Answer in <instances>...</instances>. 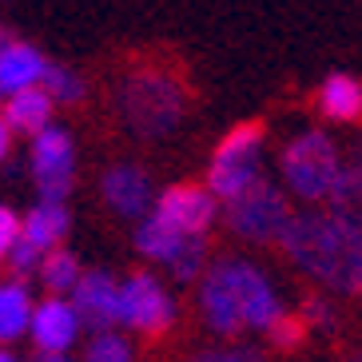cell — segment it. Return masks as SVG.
<instances>
[{
    "instance_id": "4dcf8cb0",
    "label": "cell",
    "mask_w": 362,
    "mask_h": 362,
    "mask_svg": "<svg viewBox=\"0 0 362 362\" xmlns=\"http://www.w3.org/2000/svg\"><path fill=\"white\" fill-rule=\"evenodd\" d=\"M8 44H12V33H8V28H4V24H0V52H4Z\"/></svg>"
},
{
    "instance_id": "cb8c5ba5",
    "label": "cell",
    "mask_w": 362,
    "mask_h": 362,
    "mask_svg": "<svg viewBox=\"0 0 362 362\" xmlns=\"http://www.w3.org/2000/svg\"><path fill=\"white\" fill-rule=\"evenodd\" d=\"M267 339L275 342L279 351H298L303 342H307V322L298 319L295 310H279L275 319H271V327L263 330Z\"/></svg>"
},
{
    "instance_id": "d6a6232c",
    "label": "cell",
    "mask_w": 362,
    "mask_h": 362,
    "mask_svg": "<svg viewBox=\"0 0 362 362\" xmlns=\"http://www.w3.org/2000/svg\"><path fill=\"white\" fill-rule=\"evenodd\" d=\"M0 362H16V358H12V354H8V351H0Z\"/></svg>"
},
{
    "instance_id": "5bb4252c",
    "label": "cell",
    "mask_w": 362,
    "mask_h": 362,
    "mask_svg": "<svg viewBox=\"0 0 362 362\" xmlns=\"http://www.w3.org/2000/svg\"><path fill=\"white\" fill-rule=\"evenodd\" d=\"M203 315H207L211 330H219L223 339H235V334H243V330H247L243 319H239V307H235L231 287H227L223 267H219V263L203 275Z\"/></svg>"
},
{
    "instance_id": "9c48e42d",
    "label": "cell",
    "mask_w": 362,
    "mask_h": 362,
    "mask_svg": "<svg viewBox=\"0 0 362 362\" xmlns=\"http://www.w3.org/2000/svg\"><path fill=\"white\" fill-rule=\"evenodd\" d=\"M76 319L84 322L92 334H112V327H119V283L107 271H88L76 283Z\"/></svg>"
},
{
    "instance_id": "5b68a950",
    "label": "cell",
    "mask_w": 362,
    "mask_h": 362,
    "mask_svg": "<svg viewBox=\"0 0 362 362\" xmlns=\"http://www.w3.org/2000/svg\"><path fill=\"white\" fill-rule=\"evenodd\" d=\"M219 267H223V279H227V287H231V298H235V307H239L243 327L267 330L271 319L283 310L275 291H271V283H267V275L259 267L243 263V259H223Z\"/></svg>"
},
{
    "instance_id": "4fadbf2b",
    "label": "cell",
    "mask_w": 362,
    "mask_h": 362,
    "mask_svg": "<svg viewBox=\"0 0 362 362\" xmlns=\"http://www.w3.org/2000/svg\"><path fill=\"white\" fill-rule=\"evenodd\" d=\"M315 107H319V116L334 119V124H362V84L346 72L327 76L315 96Z\"/></svg>"
},
{
    "instance_id": "2e32d148",
    "label": "cell",
    "mask_w": 362,
    "mask_h": 362,
    "mask_svg": "<svg viewBox=\"0 0 362 362\" xmlns=\"http://www.w3.org/2000/svg\"><path fill=\"white\" fill-rule=\"evenodd\" d=\"M44 60L40 52H36L33 44H21V40H12L4 52H0V88L4 92H24V88H33L40 84V72H44Z\"/></svg>"
},
{
    "instance_id": "8fae6325",
    "label": "cell",
    "mask_w": 362,
    "mask_h": 362,
    "mask_svg": "<svg viewBox=\"0 0 362 362\" xmlns=\"http://www.w3.org/2000/svg\"><path fill=\"white\" fill-rule=\"evenodd\" d=\"M327 219L339 227L354 247H362V171L342 168L327 195Z\"/></svg>"
},
{
    "instance_id": "7c38bea8",
    "label": "cell",
    "mask_w": 362,
    "mask_h": 362,
    "mask_svg": "<svg viewBox=\"0 0 362 362\" xmlns=\"http://www.w3.org/2000/svg\"><path fill=\"white\" fill-rule=\"evenodd\" d=\"M104 199L112 211L136 219V215L148 211L151 203V180L139 168H132V163H119V168H112L104 175Z\"/></svg>"
},
{
    "instance_id": "44dd1931",
    "label": "cell",
    "mask_w": 362,
    "mask_h": 362,
    "mask_svg": "<svg viewBox=\"0 0 362 362\" xmlns=\"http://www.w3.org/2000/svg\"><path fill=\"white\" fill-rule=\"evenodd\" d=\"M40 92L48 100H56V104H80V100H84V80L64 64H44Z\"/></svg>"
},
{
    "instance_id": "484cf974",
    "label": "cell",
    "mask_w": 362,
    "mask_h": 362,
    "mask_svg": "<svg viewBox=\"0 0 362 362\" xmlns=\"http://www.w3.org/2000/svg\"><path fill=\"white\" fill-rule=\"evenodd\" d=\"M192 362H263V354L255 346H211V351H199Z\"/></svg>"
},
{
    "instance_id": "836d02e7",
    "label": "cell",
    "mask_w": 362,
    "mask_h": 362,
    "mask_svg": "<svg viewBox=\"0 0 362 362\" xmlns=\"http://www.w3.org/2000/svg\"><path fill=\"white\" fill-rule=\"evenodd\" d=\"M346 362H362V354H354V358H346Z\"/></svg>"
},
{
    "instance_id": "52a82bcc",
    "label": "cell",
    "mask_w": 362,
    "mask_h": 362,
    "mask_svg": "<svg viewBox=\"0 0 362 362\" xmlns=\"http://www.w3.org/2000/svg\"><path fill=\"white\" fill-rule=\"evenodd\" d=\"M171 298L156 283V275L136 271V275L119 287V322L136 327L139 334H163L171 327Z\"/></svg>"
},
{
    "instance_id": "8992f818",
    "label": "cell",
    "mask_w": 362,
    "mask_h": 362,
    "mask_svg": "<svg viewBox=\"0 0 362 362\" xmlns=\"http://www.w3.org/2000/svg\"><path fill=\"white\" fill-rule=\"evenodd\" d=\"M72 136L60 128H44L33 139V175L40 187L44 203H64V195L72 192Z\"/></svg>"
},
{
    "instance_id": "f546056e",
    "label": "cell",
    "mask_w": 362,
    "mask_h": 362,
    "mask_svg": "<svg viewBox=\"0 0 362 362\" xmlns=\"http://www.w3.org/2000/svg\"><path fill=\"white\" fill-rule=\"evenodd\" d=\"M12 151V132H8V124L0 119V163H4V156Z\"/></svg>"
},
{
    "instance_id": "e0dca14e",
    "label": "cell",
    "mask_w": 362,
    "mask_h": 362,
    "mask_svg": "<svg viewBox=\"0 0 362 362\" xmlns=\"http://www.w3.org/2000/svg\"><path fill=\"white\" fill-rule=\"evenodd\" d=\"M4 124L8 132H21V136H40L48 128V119H52V100L44 96L40 88H24L16 96H8V107H4Z\"/></svg>"
},
{
    "instance_id": "f1b7e54d",
    "label": "cell",
    "mask_w": 362,
    "mask_h": 362,
    "mask_svg": "<svg viewBox=\"0 0 362 362\" xmlns=\"http://www.w3.org/2000/svg\"><path fill=\"white\" fill-rule=\"evenodd\" d=\"M21 239V219L8 211V207H0V259L12 251V243Z\"/></svg>"
},
{
    "instance_id": "ffe728a7",
    "label": "cell",
    "mask_w": 362,
    "mask_h": 362,
    "mask_svg": "<svg viewBox=\"0 0 362 362\" xmlns=\"http://www.w3.org/2000/svg\"><path fill=\"white\" fill-rule=\"evenodd\" d=\"M80 259L68 251V247H52V251H44L40 255V279L44 287L56 291V295H64V291H72L76 283H80Z\"/></svg>"
},
{
    "instance_id": "ac0fdd59",
    "label": "cell",
    "mask_w": 362,
    "mask_h": 362,
    "mask_svg": "<svg viewBox=\"0 0 362 362\" xmlns=\"http://www.w3.org/2000/svg\"><path fill=\"white\" fill-rule=\"evenodd\" d=\"M263 139H267L263 119H247V124L231 128L223 139H219V148H215V160L211 163H255L259 148H263Z\"/></svg>"
},
{
    "instance_id": "3957f363",
    "label": "cell",
    "mask_w": 362,
    "mask_h": 362,
    "mask_svg": "<svg viewBox=\"0 0 362 362\" xmlns=\"http://www.w3.org/2000/svg\"><path fill=\"white\" fill-rule=\"evenodd\" d=\"M291 219H295L291 199L275 183H267L263 175L227 203V227L251 243H283Z\"/></svg>"
},
{
    "instance_id": "7a4b0ae2",
    "label": "cell",
    "mask_w": 362,
    "mask_h": 362,
    "mask_svg": "<svg viewBox=\"0 0 362 362\" xmlns=\"http://www.w3.org/2000/svg\"><path fill=\"white\" fill-rule=\"evenodd\" d=\"M124 112H128V124L139 136H163L183 119L187 112V92L171 72L148 64L136 68L124 84Z\"/></svg>"
},
{
    "instance_id": "6da1fadb",
    "label": "cell",
    "mask_w": 362,
    "mask_h": 362,
    "mask_svg": "<svg viewBox=\"0 0 362 362\" xmlns=\"http://www.w3.org/2000/svg\"><path fill=\"white\" fill-rule=\"evenodd\" d=\"M279 247L291 255L298 271L319 279L322 287L339 291V295H362V247H354L327 215L295 211Z\"/></svg>"
},
{
    "instance_id": "9a60e30c",
    "label": "cell",
    "mask_w": 362,
    "mask_h": 362,
    "mask_svg": "<svg viewBox=\"0 0 362 362\" xmlns=\"http://www.w3.org/2000/svg\"><path fill=\"white\" fill-rule=\"evenodd\" d=\"M68 223H72V219H68V207L64 203H36L33 211H28V219H24L21 223V239L28 247H33V251H52V247H60V239H64L68 235Z\"/></svg>"
},
{
    "instance_id": "83f0119b",
    "label": "cell",
    "mask_w": 362,
    "mask_h": 362,
    "mask_svg": "<svg viewBox=\"0 0 362 362\" xmlns=\"http://www.w3.org/2000/svg\"><path fill=\"white\" fill-rule=\"evenodd\" d=\"M298 319L310 322V327H330V322H334V307L322 303L319 295H307L303 298V315H298Z\"/></svg>"
},
{
    "instance_id": "30bf717a",
    "label": "cell",
    "mask_w": 362,
    "mask_h": 362,
    "mask_svg": "<svg viewBox=\"0 0 362 362\" xmlns=\"http://www.w3.org/2000/svg\"><path fill=\"white\" fill-rule=\"evenodd\" d=\"M33 339L44 354H64L76 342V330H80V319H76L72 303L64 298H44L40 307L33 310Z\"/></svg>"
},
{
    "instance_id": "277c9868",
    "label": "cell",
    "mask_w": 362,
    "mask_h": 362,
    "mask_svg": "<svg viewBox=\"0 0 362 362\" xmlns=\"http://www.w3.org/2000/svg\"><path fill=\"white\" fill-rule=\"evenodd\" d=\"M339 171H342L339 151L322 132H303L283 148V175H287L291 192L303 195V199H315V203L327 199Z\"/></svg>"
},
{
    "instance_id": "4316f807",
    "label": "cell",
    "mask_w": 362,
    "mask_h": 362,
    "mask_svg": "<svg viewBox=\"0 0 362 362\" xmlns=\"http://www.w3.org/2000/svg\"><path fill=\"white\" fill-rule=\"evenodd\" d=\"M4 259H8V271H12L16 279H28L36 267H40V251H33L24 239H16V243H12V251H8Z\"/></svg>"
},
{
    "instance_id": "ba28073f",
    "label": "cell",
    "mask_w": 362,
    "mask_h": 362,
    "mask_svg": "<svg viewBox=\"0 0 362 362\" xmlns=\"http://www.w3.org/2000/svg\"><path fill=\"white\" fill-rule=\"evenodd\" d=\"M156 219L163 227H171L175 235H183V239H203V231L215 219V199L199 183H175V187H168L160 195Z\"/></svg>"
},
{
    "instance_id": "1f68e13d",
    "label": "cell",
    "mask_w": 362,
    "mask_h": 362,
    "mask_svg": "<svg viewBox=\"0 0 362 362\" xmlns=\"http://www.w3.org/2000/svg\"><path fill=\"white\" fill-rule=\"evenodd\" d=\"M36 362H68V354H40Z\"/></svg>"
},
{
    "instance_id": "d4e9b609",
    "label": "cell",
    "mask_w": 362,
    "mask_h": 362,
    "mask_svg": "<svg viewBox=\"0 0 362 362\" xmlns=\"http://www.w3.org/2000/svg\"><path fill=\"white\" fill-rule=\"evenodd\" d=\"M84 362H132V346L119 339L116 330L112 334H96V339L88 342Z\"/></svg>"
},
{
    "instance_id": "7402d4cb",
    "label": "cell",
    "mask_w": 362,
    "mask_h": 362,
    "mask_svg": "<svg viewBox=\"0 0 362 362\" xmlns=\"http://www.w3.org/2000/svg\"><path fill=\"white\" fill-rule=\"evenodd\" d=\"M180 239H183V235H175L171 227H163L156 215H151V219H144V223H139V231H136V247L148 259H160V263H168V259H171V251L180 247Z\"/></svg>"
},
{
    "instance_id": "603a6c76",
    "label": "cell",
    "mask_w": 362,
    "mask_h": 362,
    "mask_svg": "<svg viewBox=\"0 0 362 362\" xmlns=\"http://www.w3.org/2000/svg\"><path fill=\"white\" fill-rule=\"evenodd\" d=\"M203 263H207V239H180V247L168 259V271L180 283H192V279H203Z\"/></svg>"
},
{
    "instance_id": "d6986e66",
    "label": "cell",
    "mask_w": 362,
    "mask_h": 362,
    "mask_svg": "<svg viewBox=\"0 0 362 362\" xmlns=\"http://www.w3.org/2000/svg\"><path fill=\"white\" fill-rule=\"evenodd\" d=\"M28 322H33V298L24 283H4L0 287V342L21 339Z\"/></svg>"
}]
</instances>
